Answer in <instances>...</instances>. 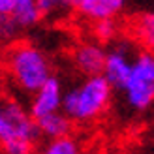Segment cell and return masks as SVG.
<instances>
[{
	"instance_id": "cell-3",
	"label": "cell",
	"mask_w": 154,
	"mask_h": 154,
	"mask_svg": "<svg viewBox=\"0 0 154 154\" xmlns=\"http://www.w3.org/2000/svg\"><path fill=\"white\" fill-rule=\"evenodd\" d=\"M122 92L126 103L135 111H145L154 103V51L145 49L135 55Z\"/></svg>"
},
{
	"instance_id": "cell-9",
	"label": "cell",
	"mask_w": 154,
	"mask_h": 154,
	"mask_svg": "<svg viewBox=\"0 0 154 154\" xmlns=\"http://www.w3.org/2000/svg\"><path fill=\"white\" fill-rule=\"evenodd\" d=\"M38 128H40V134L43 137H47V139H57V137L70 135L72 119L68 117L64 111H57V113H51L47 117L38 120Z\"/></svg>"
},
{
	"instance_id": "cell-7",
	"label": "cell",
	"mask_w": 154,
	"mask_h": 154,
	"mask_svg": "<svg viewBox=\"0 0 154 154\" xmlns=\"http://www.w3.org/2000/svg\"><path fill=\"white\" fill-rule=\"evenodd\" d=\"M105 57H107V51L100 43L85 42L81 45H77V49L73 51V64L87 77L102 75L105 66Z\"/></svg>"
},
{
	"instance_id": "cell-6",
	"label": "cell",
	"mask_w": 154,
	"mask_h": 154,
	"mask_svg": "<svg viewBox=\"0 0 154 154\" xmlns=\"http://www.w3.org/2000/svg\"><path fill=\"white\" fill-rule=\"evenodd\" d=\"M62 98H64V92L58 79L51 77L42 88H38L34 92V98L30 102V115L36 120H40L51 113L60 111L62 109Z\"/></svg>"
},
{
	"instance_id": "cell-2",
	"label": "cell",
	"mask_w": 154,
	"mask_h": 154,
	"mask_svg": "<svg viewBox=\"0 0 154 154\" xmlns=\"http://www.w3.org/2000/svg\"><path fill=\"white\" fill-rule=\"evenodd\" d=\"M113 87L103 75H90L64 92L62 111L75 122H92L107 111Z\"/></svg>"
},
{
	"instance_id": "cell-10",
	"label": "cell",
	"mask_w": 154,
	"mask_h": 154,
	"mask_svg": "<svg viewBox=\"0 0 154 154\" xmlns=\"http://www.w3.org/2000/svg\"><path fill=\"white\" fill-rule=\"evenodd\" d=\"M11 15L23 28L32 26L42 19L38 0H17L15 6H13V10H11Z\"/></svg>"
},
{
	"instance_id": "cell-4",
	"label": "cell",
	"mask_w": 154,
	"mask_h": 154,
	"mask_svg": "<svg viewBox=\"0 0 154 154\" xmlns=\"http://www.w3.org/2000/svg\"><path fill=\"white\" fill-rule=\"evenodd\" d=\"M40 135L38 120L30 115V111L23 109L21 103L13 100L0 103V145L10 141L36 143Z\"/></svg>"
},
{
	"instance_id": "cell-12",
	"label": "cell",
	"mask_w": 154,
	"mask_h": 154,
	"mask_svg": "<svg viewBox=\"0 0 154 154\" xmlns=\"http://www.w3.org/2000/svg\"><path fill=\"white\" fill-rule=\"evenodd\" d=\"M38 154H81V145L75 137L64 135L57 139H49Z\"/></svg>"
},
{
	"instance_id": "cell-14",
	"label": "cell",
	"mask_w": 154,
	"mask_h": 154,
	"mask_svg": "<svg viewBox=\"0 0 154 154\" xmlns=\"http://www.w3.org/2000/svg\"><path fill=\"white\" fill-rule=\"evenodd\" d=\"M21 25L11 13H0V45H11L17 42V36L21 32Z\"/></svg>"
},
{
	"instance_id": "cell-5",
	"label": "cell",
	"mask_w": 154,
	"mask_h": 154,
	"mask_svg": "<svg viewBox=\"0 0 154 154\" xmlns=\"http://www.w3.org/2000/svg\"><path fill=\"white\" fill-rule=\"evenodd\" d=\"M135 55L137 53H134L132 43H128V42H117L107 51L105 66H103L102 75L111 83L113 88L122 90L124 83L130 77V72H132Z\"/></svg>"
},
{
	"instance_id": "cell-15",
	"label": "cell",
	"mask_w": 154,
	"mask_h": 154,
	"mask_svg": "<svg viewBox=\"0 0 154 154\" xmlns=\"http://www.w3.org/2000/svg\"><path fill=\"white\" fill-rule=\"evenodd\" d=\"M94 36L98 42L107 43L117 36V25L113 19H103V21H96L94 23Z\"/></svg>"
},
{
	"instance_id": "cell-13",
	"label": "cell",
	"mask_w": 154,
	"mask_h": 154,
	"mask_svg": "<svg viewBox=\"0 0 154 154\" xmlns=\"http://www.w3.org/2000/svg\"><path fill=\"white\" fill-rule=\"evenodd\" d=\"M40 13L45 19H62L73 10L72 0H38Z\"/></svg>"
},
{
	"instance_id": "cell-8",
	"label": "cell",
	"mask_w": 154,
	"mask_h": 154,
	"mask_svg": "<svg viewBox=\"0 0 154 154\" xmlns=\"http://www.w3.org/2000/svg\"><path fill=\"white\" fill-rule=\"evenodd\" d=\"M128 0H72L73 10L90 21H103L113 19L117 13L122 11Z\"/></svg>"
},
{
	"instance_id": "cell-1",
	"label": "cell",
	"mask_w": 154,
	"mask_h": 154,
	"mask_svg": "<svg viewBox=\"0 0 154 154\" xmlns=\"http://www.w3.org/2000/svg\"><path fill=\"white\" fill-rule=\"evenodd\" d=\"M4 66L11 81L25 92H36L51 79V64L36 45L15 42L6 51Z\"/></svg>"
},
{
	"instance_id": "cell-11",
	"label": "cell",
	"mask_w": 154,
	"mask_h": 154,
	"mask_svg": "<svg viewBox=\"0 0 154 154\" xmlns=\"http://www.w3.org/2000/svg\"><path fill=\"white\" fill-rule=\"evenodd\" d=\"M134 34L145 49L154 51V11H145L134 21Z\"/></svg>"
},
{
	"instance_id": "cell-16",
	"label": "cell",
	"mask_w": 154,
	"mask_h": 154,
	"mask_svg": "<svg viewBox=\"0 0 154 154\" xmlns=\"http://www.w3.org/2000/svg\"><path fill=\"white\" fill-rule=\"evenodd\" d=\"M17 0H0V13H11Z\"/></svg>"
}]
</instances>
